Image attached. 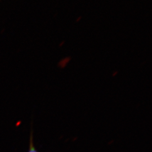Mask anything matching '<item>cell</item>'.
I'll use <instances>...</instances> for the list:
<instances>
[{
	"label": "cell",
	"instance_id": "cell-2",
	"mask_svg": "<svg viewBox=\"0 0 152 152\" xmlns=\"http://www.w3.org/2000/svg\"><path fill=\"white\" fill-rule=\"evenodd\" d=\"M71 58L70 56H67L64 58L62 59L58 63V66L61 68H64L67 65V64L71 61Z\"/></svg>",
	"mask_w": 152,
	"mask_h": 152
},
{
	"label": "cell",
	"instance_id": "cell-3",
	"mask_svg": "<svg viewBox=\"0 0 152 152\" xmlns=\"http://www.w3.org/2000/svg\"><path fill=\"white\" fill-rule=\"evenodd\" d=\"M82 17L81 16H80V17H78V18H77V20H76V22H78L80 20H81V19Z\"/></svg>",
	"mask_w": 152,
	"mask_h": 152
},
{
	"label": "cell",
	"instance_id": "cell-4",
	"mask_svg": "<svg viewBox=\"0 0 152 152\" xmlns=\"http://www.w3.org/2000/svg\"><path fill=\"white\" fill-rule=\"evenodd\" d=\"M64 42H63V43H62V42H61V44H60V46H61V45H63V44H64Z\"/></svg>",
	"mask_w": 152,
	"mask_h": 152
},
{
	"label": "cell",
	"instance_id": "cell-1",
	"mask_svg": "<svg viewBox=\"0 0 152 152\" xmlns=\"http://www.w3.org/2000/svg\"><path fill=\"white\" fill-rule=\"evenodd\" d=\"M28 152H38L37 149L34 145L33 143V137L32 131H31V136H30V139H29V149Z\"/></svg>",
	"mask_w": 152,
	"mask_h": 152
}]
</instances>
